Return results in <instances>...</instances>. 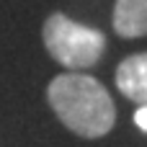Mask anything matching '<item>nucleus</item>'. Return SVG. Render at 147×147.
<instances>
[{"instance_id": "f257e3e1", "label": "nucleus", "mask_w": 147, "mask_h": 147, "mask_svg": "<svg viewBox=\"0 0 147 147\" xmlns=\"http://www.w3.org/2000/svg\"><path fill=\"white\" fill-rule=\"evenodd\" d=\"M49 109L83 140L106 137L116 124V106L101 80L83 72H62L47 85Z\"/></svg>"}, {"instance_id": "20e7f679", "label": "nucleus", "mask_w": 147, "mask_h": 147, "mask_svg": "<svg viewBox=\"0 0 147 147\" xmlns=\"http://www.w3.org/2000/svg\"><path fill=\"white\" fill-rule=\"evenodd\" d=\"M111 23L121 39L147 36V0H114Z\"/></svg>"}, {"instance_id": "f03ea898", "label": "nucleus", "mask_w": 147, "mask_h": 147, "mask_svg": "<svg viewBox=\"0 0 147 147\" xmlns=\"http://www.w3.org/2000/svg\"><path fill=\"white\" fill-rule=\"evenodd\" d=\"M41 39H44L49 57L59 62L67 72H80V70L98 65L106 52L103 31L83 26L59 10L47 16L41 26Z\"/></svg>"}, {"instance_id": "39448f33", "label": "nucleus", "mask_w": 147, "mask_h": 147, "mask_svg": "<svg viewBox=\"0 0 147 147\" xmlns=\"http://www.w3.org/2000/svg\"><path fill=\"white\" fill-rule=\"evenodd\" d=\"M134 124H137L142 132H147V106H140V109H137V114H134Z\"/></svg>"}, {"instance_id": "7ed1b4c3", "label": "nucleus", "mask_w": 147, "mask_h": 147, "mask_svg": "<svg viewBox=\"0 0 147 147\" xmlns=\"http://www.w3.org/2000/svg\"><path fill=\"white\" fill-rule=\"evenodd\" d=\"M116 88L132 103L147 106V52L129 54L116 67Z\"/></svg>"}]
</instances>
